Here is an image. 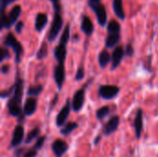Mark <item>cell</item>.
<instances>
[{
	"mask_svg": "<svg viewBox=\"0 0 158 157\" xmlns=\"http://www.w3.org/2000/svg\"><path fill=\"white\" fill-rule=\"evenodd\" d=\"M62 27H63V18H62L60 12L55 11L52 24L49 28L48 34H47V39L49 42H54L57 38Z\"/></svg>",
	"mask_w": 158,
	"mask_h": 157,
	"instance_id": "5b68a950",
	"label": "cell"
},
{
	"mask_svg": "<svg viewBox=\"0 0 158 157\" xmlns=\"http://www.w3.org/2000/svg\"><path fill=\"white\" fill-rule=\"evenodd\" d=\"M109 114H110V107L107 106V105H105V106H102V107H100L99 109L96 110L95 117L99 121H101L104 118H106Z\"/></svg>",
	"mask_w": 158,
	"mask_h": 157,
	"instance_id": "cb8c5ba5",
	"label": "cell"
},
{
	"mask_svg": "<svg viewBox=\"0 0 158 157\" xmlns=\"http://www.w3.org/2000/svg\"><path fill=\"white\" fill-rule=\"evenodd\" d=\"M69 39H70V26H69V24H67V26L64 28V31H63V32L61 34L59 43L67 45Z\"/></svg>",
	"mask_w": 158,
	"mask_h": 157,
	"instance_id": "484cf974",
	"label": "cell"
},
{
	"mask_svg": "<svg viewBox=\"0 0 158 157\" xmlns=\"http://www.w3.org/2000/svg\"><path fill=\"white\" fill-rule=\"evenodd\" d=\"M113 10L116 14V16L121 19L124 20L126 19V14L123 8V1L122 0H113Z\"/></svg>",
	"mask_w": 158,
	"mask_h": 157,
	"instance_id": "d6986e66",
	"label": "cell"
},
{
	"mask_svg": "<svg viewBox=\"0 0 158 157\" xmlns=\"http://www.w3.org/2000/svg\"><path fill=\"white\" fill-rule=\"evenodd\" d=\"M20 14H21V6L19 5H16L15 6H13L7 15L5 13V11L2 12L1 29H9L11 26H13L17 22Z\"/></svg>",
	"mask_w": 158,
	"mask_h": 157,
	"instance_id": "7a4b0ae2",
	"label": "cell"
},
{
	"mask_svg": "<svg viewBox=\"0 0 158 157\" xmlns=\"http://www.w3.org/2000/svg\"><path fill=\"white\" fill-rule=\"evenodd\" d=\"M120 24L117 20H110L107 23V31L108 33H120Z\"/></svg>",
	"mask_w": 158,
	"mask_h": 157,
	"instance_id": "4316f807",
	"label": "cell"
},
{
	"mask_svg": "<svg viewBox=\"0 0 158 157\" xmlns=\"http://www.w3.org/2000/svg\"><path fill=\"white\" fill-rule=\"evenodd\" d=\"M47 55H48V45L45 42H43L39 50L37 51L36 58L38 60H43L47 56Z\"/></svg>",
	"mask_w": 158,
	"mask_h": 157,
	"instance_id": "d4e9b609",
	"label": "cell"
},
{
	"mask_svg": "<svg viewBox=\"0 0 158 157\" xmlns=\"http://www.w3.org/2000/svg\"><path fill=\"white\" fill-rule=\"evenodd\" d=\"M120 92V88L116 85L105 84L101 85L98 89V95L105 100H111L118 96Z\"/></svg>",
	"mask_w": 158,
	"mask_h": 157,
	"instance_id": "8992f818",
	"label": "cell"
},
{
	"mask_svg": "<svg viewBox=\"0 0 158 157\" xmlns=\"http://www.w3.org/2000/svg\"><path fill=\"white\" fill-rule=\"evenodd\" d=\"M23 89H24V81L23 79L20 77L19 71L18 70L15 83H14V92L10 96L9 100L7 101L6 107H7L8 115L13 118H16L19 124H21L24 121V118L26 117L21 108Z\"/></svg>",
	"mask_w": 158,
	"mask_h": 157,
	"instance_id": "6da1fadb",
	"label": "cell"
},
{
	"mask_svg": "<svg viewBox=\"0 0 158 157\" xmlns=\"http://www.w3.org/2000/svg\"><path fill=\"white\" fill-rule=\"evenodd\" d=\"M45 141H46V136L45 135L40 136L39 138H37V140H36V142H35V143L33 145V148L35 150H37V151L42 150V148L44 147V144Z\"/></svg>",
	"mask_w": 158,
	"mask_h": 157,
	"instance_id": "f1b7e54d",
	"label": "cell"
},
{
	"mask_svg": "<svg viewBox=\"0 0 158 157\" xmlns=\"http://www.w3.org/2000/svg\"><path fill=\"white\" fill-rule=\"evenodd\" d=\"M44 90V86L42 84H37L34 86H30L28 91H27V94L28 96H33L36 97L38 96Z\"/></svg>",
	"mask_w": 158,
	"mask_h": 157,
	"instance_id": "83f0119b",
	"label": "cell"
},
{
	"mask_svg": "<svg viewBox=\"0 0 158 157\" xmlns=\"http://www.w3.org/2000/svg\"><path fill=\"white\" fill-rule=\"evenodd\" d=\"M69 149V143L62 139H56L51 144V150L55 157H63L67 154Z\"/></svg>",
	"mask_w": 158,
	"mask_h": 157,
	"instance_id": "9c48e42d",
	"label": "cell"
},
{
	"mask_svg": "<svg viewBox=\"0 0 158 157\" xmlns=\"http://www.w3.org/2000/svg\"><path fill=\"white\" fill-rule=\"evenodd\" d=\"M71 109H72L71 102L69 99H67L64 106L60 109V111L57 113L56 118V125L57 128H62L67 123V120L69 117Z\"/></svg>",
	"mask_w": 158,
	"mask_h": 157,
	"instance_id": "52a82bcc",
	"label": "cell"
},
{
	"mask_svg": "<svg viewBox=\"0 0 158 157\" xmlns=\"http://www.w3.org/2000/svg\"><path fill=\"white\" fill-rule=\"evenodd\" d=\"M101 141H102V136H101V135H97V136L94 138V142H93L94 146H97V145L100 143V142H101Z\"/></svg>",
	"mask_w": 158,
	"mask_h": 157,
	"instance_id": "ab89813d",
	"label": "cell"
},
{
	"mask_svg": "<svg viewBox=\"0 0 158 157\" xmlns=\"http://www.w3.org/2000/svg\"><path fill=\"white\" fill-rule=\"evenodd\" d=\"M37 110V99L33 96H29L23 106V112L26 117H31L32 116Z\"/></svg>",
	"mask_w": 158,
	"mask_h": 157,
	"instance_id": "9a60e30c",
	"label": "cell"
},
{
	"mask_svg": "<svg viewBox=\"0 0 158 157\" xmlns=\"http://www.w3.org/2000/svg\"><path fill=\"white\" fill-rule=\"evenodd\" d=\"M10 57V54L8 52V50L6 48V46H3L1 48V56H0V61H4L5 59L6 58H9Z\"/></svg>",
	"mask_w": 158,
	"mask_h": 157,
	"instance_id": "1f68e13d",
	"label": "cell"
},
{
	"mask_svg": "<svg viewBox=\"0 0 158 157\" xmlns=\"http://www.w3.org/2000/svg\"><path fill=\"white\" fill-rule=\"evenodd\" d=\"M41 134V129L39 127H35L33 128L25 137V141L24 143L25 144H30L31 143H32L34 140H37V138L40 137Z\"/></svg>",
	"mask_w": 158,
	"mask_h": 157,
	"instance_id": "603a6c76",
	"label": "cell"
},
{
	"mask_svg": "<svg viewBox=\"0 0 158 157\" xmlns=\"http://www.w3.org/2000/svg\"><path fill=\"white\" fill-rule=\"evenodd\" d=\"M38 152H39V151L35 150V149L32 147V148H31V149H29V150H26L25 153L23 154L22 157H37V155H38Z\"/></svg>",
	"mask_w": 158,
	"mask_h": 157,
	"instance_id": "4dcf8cb0",
	"label": "cell"
},
{
	"mask_svg": "<svg viewBox=\"0 0 158 157\" xmlns=\"http://www.w3.org/2000/svg\"><path fill=\"white\" fill-rule=\"evenodd\" d=\"M25 133H24V127L22 124H18L12 132V138L10 141V148H18L25 140L24 137Z\"/></svg>",
	"mask_w": 158,
	"mask_h": 157,
	"instance_id": "ba28073f",
	"label": "cell"
},
{
	"mask_svg": "<svg viewBox=\"0 0 158 157\" xmlns=\"http://www.w3.org/2000/svg\"><path fill=\"white\" fill-rule=\"evenodd\" d=\"M23 26H24V23H23L22 21H19V22H17V23H16V25H15V30H16V31H17L18 33H20V32H21V31H22Z\"/></svg>",
	"mask_w": 158,
	"mask_h": 157,
	"instance_id": "f35d334b",
	"label": "cell"
},
{
	"mask_svg": "<svg viewBox=\"0 0 158 157\" xmlns=\"http://www.w3.org/2000/svg\"><path fill=\"white\" fill-rule=\"evenodd\" d=\"M26 150H27V149H26L25 147H19V148L16 149V150H15V152H14V156L22 157L23 154H24V152H25Z\"/></svg>",
	"mask_w": 158,
	"mask_h": 157,
	"instance_id": "d590c367",
	"label": "cell"
},
{
	"mask_svg": "<svg viewBox=\"0 0 158 157\" xmlns=\"http://www.w3.org/2000/svg\"><path fill=\"white\" fill-rule=\"evenodd\" d=\"M84 68H83V65L81 64L80 67H79V68H78V70H77V73H76V76H75V81H81L83 78H84Z\"/></svg>",
	"mask_w": 158,
	"mask_h": 157,
	"instance_id": "f546056e",
	"label": "cell"
},
{
	"mask_svg": "<svg viewBox=\"0 0 158 157\" xmlns=\"http://www.w3.org/2000/svg\"><path fill=\"white\" fill-rule=\"evenodd\" d=\"M111 61V56L106 50H102L98 56V63L102 68H105Z\"/></svg>",
	"mask_w": 158,
	"mask_h": 157,
	"instance_id": "7402d4cb",
	"label": "cell"
},
{
	"mask_svg": "<svg viewBox=\"0 0 158 157\" xmlns=\"http://www.w3.org/2000/svg\"><path fill=\"white\" fill-rule=\"evenodd\" d=\"M120 41V33H109L106 38L105 44L107 48L115 47Z\"/></svg>",
	"mask_w": 158,
	"mask_h": 157,
	"instance_id": "ffe728a7",
	"label": "cell"
},
{
	"mask_svg": "<svg viewBox=\"0 0 158 157\" xmlns=\"http://www.w3.org/2000/svg\"><path fill=\"white\" fill-rule=\"evenodd\" d=\"M14 92V85L12 87H10L8 90H6V91H2L1 93V97L2 98H6V97H10L12 95Z\"/></svg>",
	"mask_w": 158,
	"mask_h": 157,
	"instance_id": "836d02e7",
	"label": "cell"
},
{
	"mask_svg": "<svg viewBox=\"0 0 158 157\" xmlns=\"http://www.w3.org/2000/svg\"><path fill=\"white\" fill-rule=\"evenodd\" d=\"M90 6L92 7V9L95 13L99 25L105 26L107 23V13H106V6L101 3L94 4V5H91Z\"/></svg>",
	"mask_w": 158,
	"mask_h": 157,
	"instance_id": "8fae6325",
	"label": "cell"
},
{
	"mask_svg": "<svg viewBox=\"0 0 158 157\" xmlns=\"http://www.w3.org/2000/svg\"><path fill=\"white\" fill-rule=\"evenodd\" d=\"M4 46L6 47H10L13 52L15 53V60L16 63L19 64L20 62V58L23 55V48L21 43L15 38L14 34L11 32H8L4 40Z\"/></svg>",
	"mask_w": 158,
	"mask_h": 157,
	"instance_id": "3957f363",
	"label": "cell"
},
{
	"mask_svg": "<svg viewBox=\"0 0 158 157\" xmlns=\"http://www.w3.org/2000/svg\"><path fill=\"white\" fill-rule=\"evenodd\" d=\"M119 124H120L119 117L118 115L112 116L103 127V134H104V136L108 137L109 135L116 132L118 130V127H119Z\"/></svg>",
	"mask_w": 158,
	"mask_h": 157,
	"instance_id": "30bf717a",
	"label": "cell"
},
{
	"mask_svg": "<svg viewBox=\"0 0 158 157\" xmlns=\"http://www.w3.org/2000/svg\"><path fill=\"white\" fill-rule=\"evenodd\" d=\"M79 128V124L77 122H73V121H70V122H67L63 127L62 129L60 130V133L61 135L63 136H69L75 130H77Z\"/></svg>",
	"mask_w": 158,
	"mask_h": 157,
	"instance_id": "44dd1931",
	"label": "cell"
},
{
	"mask_svg": "<svg viewBox=\"0 0 158 157\" xmlns=\"http://www.w3.org/2000/svg\"><path fill=\"white\" fill-rule=\"evenodd\" d=\"M54 79L56 83L57 89L60 91L63 87V84L66 80V71L64 64H57L54 69Z\"/></svg>",
	"mask_w": 158,
	"mask_h": 157,
	"instance_id": "4fadbf2b",
	"label": "cell"
},
{
	"mask_svg": "<svg viewBox=\"0 0 158 157\" xmlns=\"http://www.w3.org/2000/svg\"><path fill=\"white\" fill-rule=\"evenodd\" d=\"M125 55L129 57H132L134 55V48L131 43H128L125 48Z\"/></svg>",
	"mask_w": 158,
	"mask_h": 157,
	"instance_id": "d6a6232c",
	"label": "cell"
},
{
	"mask_svg": "<svg viewBox=\"0 0 158 157\" xmlns=\"http://www.w3.org/2000/svg\"><path fill=\"white\" fill-rule=\"evenodd\" d=\"M100 1H101V0H89L88 3H89V6H91V5H94V4H98V3H100Z\"/></svg>",
	"mask_w": 158,
	"mask_h": 157,
	"instance_id": "b9f144b4",
	"label": "cell"
},
{
	"mask_svg": "<svg viewBox=\"0 0 158 157\" xmlns=\"http://www.w3.org/2000/svg\"><path fill=\"white\" fill-rule=\"evenodd\" d=\"M57 101H58V94L56 93L55 96H54V98H53V100L51 101V103H50V105H49V110H48V113H50L53 109H54V107L56 106V105L57 104Z\"/></svg>",
	"mask_w": 158,
	"mask_h": 157,
	"instance_id": "e575fe53",
	"label": "cell"
},
{
	"mask_svg": "<svg viewBox=\"0 0 158 157\" xmlns=\"http://www.w3.org/2000/svg\"><path fill=\"white\" fill-rule=\"evenodd\" d=\"M81 31L87 35V36H90L93 32H94V24H93V21L91 20V19L86 16V15H83L81 17Z\"/></svg>",
	"mask_w": 158,
	"mask_h": 157,
	"instance_id": "ac0fdd59",
	"label": "cell"
},
{
	"mask_svg": "<svg viewBox=\"0 0 158 157\" xmlns=\"http://www.w3.org/2000/svg\"><path fill=\"white\" fill-rule=\"evenodd\" d=\"M67 45L58 43L54 50V56L59 64H64L67 57Z\"/></svg>",
	"mask_w": 158,
	"mask_h": 157,
	"instance_id": "e0dca14e",
	"label": "cell"
},
{
	"mask_svg": "<svg viewBox=\"0 0 158 157\" xmlns=\"http://www.w3.org/2000/svg\"><path fill=\"white\" fill-rule=\"evenodd\" d=\"M93 81V79H91L90 81H88L81 88H80L78 91H76V93L73 94L72 97V101H71V106H72V110L74 112H80L85 103V91L87 86L91 83V81Z\"/></svg>",
	"mask_w": 158,
	"mask_h": 157,
	"instance_id": "277c9868",
	"label": "cell"
},
{
	"mask_svg": "<svg viewBox=\"0 0 158 157\" xmlns=\"http://www.w3.org/2000/svg\"><path fill=\"white\" fill-rule=\"evenodd\" d=\"M50 2L53 5L54 10L60 12V10H61V8H60V0H50Z\"/></svg>",
	"mask_w": 158,
	"mask_h": 157,
	"instance_id": "74e56055",
	"label": "cell"
},
{
	"mask_svg": "<svg viewBox=\"0 0 158 157\" xmlns=\"http://www.w3.org/2000/svg\"><path fill=\"white\" fill-rule=\"evenodd\" d=\"M15 1H17V0H1V8H2V12H4V11L6 10V7L8 5L12 4V3L15 2Z\"/></svg>",
	"mask_w": 158,
	"mask_h": 157,
	"instance_id": "8d00e7d4",
	"label": "cell"
},
{
	"mask_svg": "<svg viewBox=\"0 0 158 157\" xmlns=\"http://www.w3.org/2000/svg\"><path fill=\"white\" fill-rule=\"evenodd\" d=\"M8 71H9V66H7V65H3L2 68H1V72H2L3 74H6Z\"/></svg>",
	"mask_w": 158,
	"mask_h": 157,
	"instance_id": "60d3db41",
	"label": "cell"
},
{
	"mask_svg": "<svg viewBox=\"0 0 158 157\" xmlns=\"http://www.w3.org/2000/svg\"><path fill=\"white\" fill-rule=\"evenodd\" d=\"M125 56V50L122 46H118L115 48L111 55V68L112 70H115L121 63L123 57Z\"/></svg>",
	"mask_w": 158,
	"mask_h": 157,
	"instance_id": "5bb4252c",
	"label": "cell"
},
{
	"mask_svg": "<svg viewBox=\"0 0 158 157\" xmlns=\"http://www.w3.org/2000/svg\"><path fill=\"white\" fill-rule=\"evenodd\" d=\"M48 22V17L45 13H38L35 17L34 29L38 32H41Z\"/></svg>",
	"mask_w": 158,
	"mask_h": 157,
	"instance_id": "2e32d148",
	"label": "cell"
},
{
	"mask_svg": "<svg viewBox=\"0 0 158 157\" xmlns=\"http://www.w3.org/2000/svg\"><path fill=\"white\" fill-rule=\"evenodd\" d=\"M133 127L135 131V137L137 140H140L143 131V111L142 108H138L133 121Z\"/></svg>",
	"mask_w": 158,
	"mask_h": 157,
	"instance_id": "7c38bea8",
	"label": "cell"
}]
</instances>
